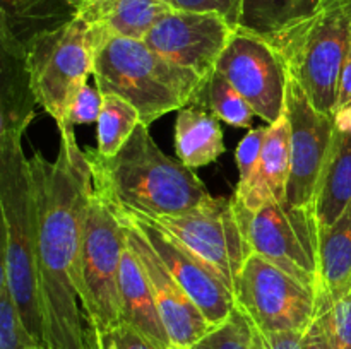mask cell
Returning <instances> with one entry per match:
<instances>
[{"label":"cell","mask_w":351,"mask_h":349,"mask_svg":"<svg viewBox=\"0 0 351 349\" xmlns=\"http://www.w3.org/2000/svg\"><path fill=\"white\" fill-rule=\"evenodd\" d=\"M55 161L40 151L29 157L38 211L36 266L45 348L89 349L77 303V263L86 212L95 194L93 168L79 147L74 125L64 123Z\"/></svg>","instance_id":"6da1fadb"},{"label":"cell","mask_w":351,"mask_h":349,"mask_svg":"<svg viewBox=\"0 0 351 349\" xmlns=\"http://www.w3.org/2000/svg\"><path fill=\"white\" fill-rule=\"evenodd\" d=\"M95 190L112 207L144 218L180 216L213 198L194 170L167 156L139 123L115 156L86 151Z\"/></svg>","instance_id":"7a4b0ae2"},{"label":"cell","mask_w":351,"mask_h":349,"mask_svg":"<svg viewBox=\"0 0 351 349\" xmlns=\"http://www.w3.org/2000/svg\"><path fill=\"white\" fill-rule=\"evenodd\" d=\"M95 36L93 77L101 94L127 99L149 127L160 116L199 105L206 81L151 50L144 40L119 36L91 23Z\"/></svg>","instance_id":"3957f363"},{"label":"cell","mask_w":351,"mask_h":349,"mask_svg":"<svg viewBox=\"0 0 351 349\" xmlns=\"http://www.w3.org/2000/svg\"><path fill=\"white\" fill-rule=\"evenodd\" d=\"M23 132H0V207L3 221L0 276L5 277L26 328L45 348V318L36 266V194L29 159L23 149Z\"/></svg>","instance_id":"277c9868"},{"label":"cell","mask_w":351,"mask_h":349,"mask_svg":"<svg viewBox=\"0 0 351 349\" xmlns=\"http://www.w3.org/2000/svg\"><path fill=\"white\" fill-rule=\"evenodd\" d=\"M312 105L335 116L351 48V0H324L314 17L269 40Z\"/></svg>","instance_id":"5b68a950"},{"label":"cell","mask_w":351,"mask_h":349,"mask_svg":"<svg viewBox=\"0 0 351 349\" xmlns=\"http://www.w3.org/2000/svg\"><path fill=\"white\" fill-rule=\"evenodd\" d=\"M125 246V226L95 190L86 212L75 283L89 331L106 334L122 324L119 284Z\"/></svg>","instance_id":"8992f818"},{"label":"cell","mask_w":351,"mask_h":349,"mask_svg":"<svg viewBox=\"0 0 351 349\" xmlns=\"http://www.w3.org/2000/svg\"><path fill=\"white\" fill-rule=\"evenodd\" d=\"M31 88L38 106L64 125L75 94L95 68L93 26L82 16L34 38L26 48Z\"/></svg>","instance_id":"52a82bcc"},{"label":"cell","mask_w":351,"mask_h":349,"mask_svg":"<svg viewBox=\"0 0 351 349\" xmlns=\"http://www.w3.org/2000/svg\"><path fill=\"white\" fill-rule=\"evenodd\" d=\"M232 201L250 253H259L312 291L317 289L319 224L314 209L293 205L287 198L257 209Z\"/></svg>","instance_id":"ba28073f"},{"label":"cell","mask_w":351,"mask_h":349,"mask_svg":"<svg viewBox=\"0 0 351 349\" xmlns=\"http://www.w3.org/2000/svg\"><path fill=\"white\" fill-rule=\"evenodd\" d=\"M235 305L264 332H304L317 315L315 291L259 253H250L235 284Z\"/></svg>","instance_id":"9c48e42d"},{"label":"cell","mask_w":351,"mask_h":349,"mask_svg":"<svg viewBox=\"0 0 351 349\" xmlns=\"http://www.w3.org/2000/svg\"><path fill=\"white\" fill-rule=\"evenodd\" d=\"M146 219L213 267L235 294L237 279L250 248L237 221L232 197H213L187 214Z\"/></svg>","instance_id":"30bf717a"},{"label":"cell","mask_w":351,"mask_h":349,"mask_svg":"<svg viewBox=\"0 0 351 349\" xmlns=\"http://www.w3.org/2000/svg\"><path fill=\"white\" fill-rule=\"evenodd\" d=\"M216 70L243 96L256 116L274 123L287 109L288 72L280 51L267 40L237 27Z\"/></svg>","instance_id":"8fae6325"},{"label":"cell","mask_w":351,"mask_h":349,"mask_svg":"<svg viewBox=\"0 0 351 349\" xmlns=\"http://www.w3.org/2000/svg\"><path fill=\"white\" fill-rule=\"evenodd\" d=\"M235 31L216 14L170 10L146 34L144 43L170 64L208 82Z\"/></svg>","instance_id":"7c38bea8"},{"label":"cell","mask_w":351,"mask_h":349,"mask_svg":"<svg viewBox=\"0 0 351 349\" xmlns=\"http://www.w3.org/2000/svg\"><path fill=\"white\" fill-rule=\"evenodd\" d=\"M287 115L291 129V168L287 201L314 209L315 188L331 147L335 116L319 112L293 77H288Z\"/></svg>","instance_id":"4fadbf2b"},{"label":"cell","mask_w":351,"mask_h":349,"mask_svg":"<svg viewBox=\"0 0 351 349\" xmlns=\"http://www.w3.org/2000/svg\"><path fill=\"white\" fill-rule=\"evenodd\" d=\"M115 211L125 216L143 233L144 238L156 250L165 266L173 274L191 300L197 305L213 328L219 327L232 317L235 310V294L213 267H209L204 260L194 255L191 250L185 248L173 236L168 235L149 219L122 212L119 209Z\"/></svg>","instance_id":"5bb4252c"},{"label":"cell","mask_w":351,"mask_h":349,"mask_svg":"<svg viewBox=\"0 0 351 349\" xmlns=\"http://www.w3.org/2000/svg\"><path fill=\"white\" fill-rule=\"evenodd\" d=\"M117 214L125 226L127 245L136 253L149 281L170 344L178 349H192L213 331L211 324L206 320L197 305L178 284L156 250L144 238L143 233L125 216L120 212Z\"/></svg>","instance_id":"9a60e30c"},{"label":"cell","mask_w":351,"mask_h":349,"mask_svg":"<svg viewBox=\"0 0 351 349\" xmlns=\"http://www.w3.org/2000/svg\"><path fill=\"white\" fill-rule=\"evenodd\" d=\"M291 168V129L287 109L280 120L267 125L266 140L250 178L237 185L233 198L247 209H257L269 201L287 198Z\"/></svg>","instance_id":"2e32d148"},{"label":"cell","mask_w":351,"mask_h":349,"mask_svg":"<svg viewBox=\"0 0 351 349\" xmlns=\"http://www.w3.org/2000/svg\"><path fill=\"white\" fill-rule=\"evenodd\" d=\"M351 293V202L335 224L319 229L317 307H331Z\"/></svg>","instance_id":"e0dca14e"},{"label":"cell","mask_w":351,"mask_h":349,"mask_svg":"<svg viewBox=\"0 0 351 349\" xmlns=\"http://www.w3.org/2000/svg\"><path fill=\"white\" fill-rule=\"evenodd\" d=\"M77 16L67 0H0V43L26 50L40 34Z\"/></svg>","instance_id":"ac0fdd59"},{"label":"cell","mask_w":351,"mask_h":349,"mask_svg":"<svg viewBox=\"0 0 351 349\" xmlns=\"http://www.w3.org/2000/svg\"><path fill=\"white\" fill-rule=\"evenodd\" d=\"M119 287L120 303H122V322L143 332L161 349L170 348V339H168L165 325L161 322L151 284L139 259L129 245L125 246L122 255Z\"/></svg>","instance_id":"d6986e66"},{"label":"cell","mask_w":351,"mask_h":349,"mask_svg":"<svg viewBox=\"0 0 351 349\" xmlns=\"http://www.w3.org/2000/svg\"><path fill=\"white\" fill-rule=\"evenodd\" d=\"M0 132H26L38 106L31 88L26 50L0 43Z\"/></svg>","instance_id":"ffe728a7"},{"label":"cell","mask_w":351,"mask_h":349,"mask_svg":"<svg viewBox=\"0 0 351 349\" xmlns=\"http://www.w3.org/2000/svg\"><path fill=\"white\" fill-rule=\"evenodd\" d=\"M175 153L191 170L215 163L225 153L219 118L201 105L178 109L175 120Z\"/></svg>","instance_id":"44dd1931"},{"label":"cell","mask_w":351,"mask_h":349,"mask_svg":"<svg viewBox=\"0 0 351 349\" xmlns=\"http://www.w3.org/2000/svg\"><path fill=\"white\" fill-rule=\"evenodd\" d=\"M351 202V135L335 129L331 147L319 178L314 211L319 229L329 228Z\"/></svg>","instance_id":"7402d4cb"},{"label":"cell","mask_w":351,"mask_h":349,"mask_svg":"<svg viewBox=\"0 0 351 349\" xmlns=\"http://www.w3.org/2000/svg\"><path fill=\"white\" fill-rule=\"evenodd\" d=\"M324 0H243L239 27L273 40L319 12Z\"/></svg>","instance_id":"603a6c76"},{"label":"cell","mask_w":351,"mask_h":349,"mask_svg":"<svg viewBox=\"0 0 351 349\" xmlns=\"http://www.w3.org/2000/svg\"><path fill=\"white\" fill-rule=\"evenodd\" d=\"M170 10L163 0H112L99 10L93 23L119 36L144 40Z\"/></svg>","instance_id":"cb8c5ba5"},{"label":"cell","mask_w":351,"mask_h":349,"mask_svg":"<svg viewBox=\"0 0 351 349\" xmlns=\"http://www.w3.org/2000/svg\"><path fill=\"white\" fill-rule=\"evenodd\" d=\"M141 123V115L136 106L115 94H103L101 113L98 118V147L101 156H115L123 144L130 139Z\"/></svg>","instance_id":"d4e9b609"},{"label":"cell","mask_w":351,"mask_h":349,"mask_svg":"<svg viewBox=\"0 0 351 349\" xmlns=\"http://www.w3.org/2000/svg\"><path fill=\"white\" fill-rule=\"evenodd\" d=\"M199 105L211 109L219 120L237 129H247L256 116L249 103L243 96L226 81L221 72L215 70V74L206 82Z\"/></svg>","instance_id":"484cf974"},{"label":"cell","mask_w":351,"mask_h":349,"mask_svg":"<svg viewBox=\"0 0 351 349\" xmlns=\"http://www.w3.org/2000/svg\"><path fill=\"white\" fill-rule=\"evenodd\" d=\"M0 349H45L24 325L3 276H0Z\"/></svg>","instance_id":"4316f807"},{"label":"cell","mask_w":351,"mask_h":349,"mask_svg":"<svg viewBox=\"0 0 351 349\" xmlns=\"http://www.w3.org/2000/svg\"><path fill=\"white\" fill-rule=\"evenodd\" d=\"M192 349H256L250 322L235 305L232 317L213 328Z\"/></svg>","instance_id":"83f0119b"},{"label":"cell","mask_w":351,"mask_h":349,"mask_svg":"<svg viewBox=\"0 0 351 349\" xmlns=\"http://www.w3.org/2000/svg\"><path fill=\"white\" fill-rule=\"evenodd\" d=\"M171 10L216 14L233 27H239L242 17L243 0H163Z\"/></svg>","instance_id":"f1b7e54d"},{"label":"cell","mask_w":351,"mask_h":349,"mask_svg":"<svg viewBox=\"0 0 351 349\" xmlns=\"http://www.w3.org/2000/svg\"><path fill=\"white\" fill-rule=\"evenodd\" d=\"M103 106V94L98 88H91L86 84L81 91L75 94L74 101L71 103L67 112L65 123L71 125H82V123L98 122L99 113Z\"/></svg>","instance_id":"f546056e"},{"label":"cell","mask_w":351,"mask_h":349,"mask_svg":"<svg viewBox=\"0 0 351 349\" xmlns=\"http://www.w3.org/2000/svg\"><path fill=\"white\" fill-rule=\"evenodd\" d=\"M267 127H257L252 129L237 146V166H239L240 180L239 183H243L250 178V174L254 173L257 166V161H259L261 153H263L264 140H266Z\"/></svg>","instance_id":"4dcf8cb0"},{"label":"cell","mask_w":351,"mask_h":349,"mask_svg":"<svg viewBox=\"0 0 351 349\" xmlns=\"http://www.w3.org/2000/svg\"><path fill=\"white\" fill-rule=\"evenodd\" d=\"M329 328L335 349H351V293L331 305Z\"/></svg>","instance_id":"1f68e13d"},{"label":"cell","mask_w":351,"mask_h":349,"mask_svg":"<svg viewBox=\"0 0 351 349\" xmlns=\"http://www.w3.org/2000/svg\"><path fill=\"white\" fill-rule=\"evenodd\" d=\"M329 308L317 307V315L304 334L302 349H335L329 328Z\"/></svg>","instance_id":"d6a6232c"},{"label":"cell","mask_w":351,"mask_h":349,"mask_svg":"<svg viewBox=\"0 0 351 349\" xmlns=\"http://www.w3.org/2000/svg\"><path fill=\"white\" fill-rule=\"evenodd\" d=\"M249 320V318H247ZM252 327V337L256 349H302L304 332H264Z\"/></svg>","instance_id":"836d02e7"},{"label":"cell","mask_w":351,"mask_h":349,"mask_svg":"<svg viewBox=\"0 0 351 349\" xmlns=\"http://www.w3.org/2000/svg\"><path fill=\"white\" fill-rule=\"evenodd\" d=\"M106 334L112 339L115 349H161L151 339H147L143 332H139L132 325L125 324V322L117 325L115 328H112Z\"/></svg>","instance_id":"e575fe53"},{"label":"cell","mask_w":351,"mask_h":349,"mask_svg":"<svg viewBox=\"0 0 351 349\" xmlns=\"http://www.w3.org/2000/svg\"><path fill=\"white\" fill-rule=\"evenodd\" d=\"M351 105V48L348 58L345 62V67H343L341 79H339V91H338V106L336 109L343 108V106Z\"/></svg>","instance_id":"d590c367"},{"label":"cell","mask_w":351,"mask_h":349,"mask_svg":"<svg viewBox=\"0 0 351 349\" xmlns=\"http://www.w3.org/2000/svg\"><path fill=\"white\" fill-rule=\"evenodd\" d=\"M335 129L338 132L351 135V105L336 109L335 113Z\"/></svg>","instance_id":"8d00e7d4"},{"label":"cell","mask_w":351,"mask_h":349,"mask_svg":"<svg viewBox=\"0 0 351 349\" xmlns=\"http://www.w3.org/2000/svg\"><path fill=\"white\" fill-rule=\"evenodd\" d=\"M105 2L106 0H84L77 14L84 17L86 21H89V23H93L96 19V16H98L99 10H101V7L105 5Z\"/></svg>","instance_id":"74e56055"},{"label":"cell","mask_w":351,"mask_h":349,"mask_svg":"<svg viewBox=\"0 0 351 349\" xmlns=\"http://www.w3.org/2000/svg\"><path fill=\"white\" fill-rule=\"evenodd\" d=\"M88 348L89 349H115L108 334L88 331Z\"/></svg>","instance_id":"f35d334b"},{"label":"cell","mask_w":351,"mask_h":349,"mask_svg":"<svg viewBox=\"0 0 351 349\" xmlns=\"http://www.w3.org/2000/svg\"><path fill=\"white\" fill-rule=\"evenodd\" d=\"M67 2L71 3L74 9H77V12H79V9H81V5H82V2H84V0H67Z\"/></svg>","instance_id":"ab89813d"},{"label":"cell","mask_w":351,"mask_h":349,"mask_svg":"<svg viewBox=\"0 0 351 349\" xmlns=\"http://www.w3.org/2000/svg\"><path fill=\"white\" fill-rule=\"evenodd\" d=\"M108 2H112V0H106V2H105V5H106V3H108ZM105 5H103V7H105ZM103 7H101V9H103ZM99 14V12H98Z\"/></svg>","instance_id":"60d3db41"},{"label":"cell","mask_w":351,"mask_h":349,"mask_svg":"<svg viewBox=\"0 0 351 349\" xmlns=\"http://www.w3.org/2000/svg\"><path fill=\"white\" fill-rule=\"evenodd\" d=\"M167 349H178V348H173V346H170V348H167Z\"/></svg>","instance_id":"b9f144b4"}]
</instances>
